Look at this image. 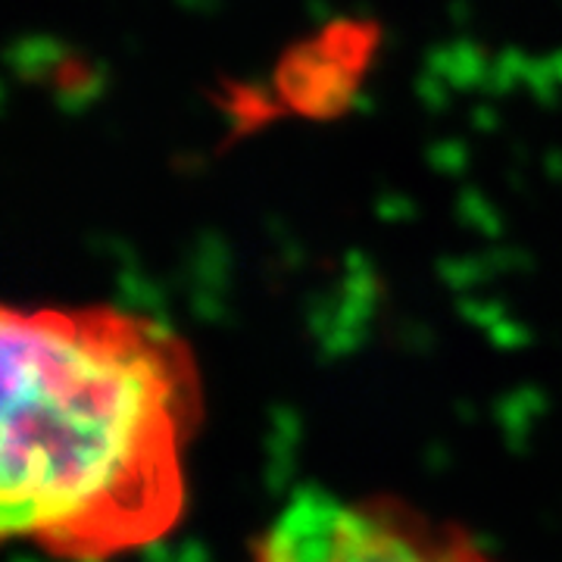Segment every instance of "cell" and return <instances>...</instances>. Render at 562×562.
<instances>
[{"mask_svg": "<svg viewBox=\"0 0 562 562\" xmlns=\"http://www.w3.org/2000/svg\"><path fill=\"white\" fill-rule=\"evenodd\" d=\"M254 562H494L462 528L401 501H344L306 487L257 543Z\"/></svg>", "mask_w": 562, "mask_h": 562, "instance_id": "7a4b0ae2", "label": "cell"}, {"mask_svg": "<svg viewBox=\"0 0 562 562\" xmlns=\"http://www.w3.org/2000/svg\"><path fill=\"white\" fill-rule=\"evenodd\" d=\"M379 25L369 20H331L310 38L281 54L272 91L284 113L303 120H335L357 101L360 85L375 66Z\"/></svg>", "mask_w": 562, "mask_h": 562, "instance_id": "3957f363", "label": "cell"}, {"mask_svg": "<svg viewBox=\"0 0 562 562\" xmlns=\"http://www.w3.org/2000/svg\"><path fill=\"white\" fill-rule=\"evenodd\" d=\"M0 369L7 538L94 562L176 525L198 419L194 372L176 344L110 310H7Z\"/></svg>", "mask_w": 562, "mask_h": 562, "instance_id": "6da1fadb", "label": "cell"}, {"mask_svg": "<svg viewBox=\"0 0 562 562\" xmlns=\"http://www.w3.org/2000/svg\"><path fill=\"white\" fill-rule=\"evenodd\" d=\"M225 113H228V122L238 132H254V128H260L266 122L281 116L284 110H281L272 85H232V94L225 101Z\"/></svg>", "mask_w": 562, "mask_h": 562, "instance_id": "277c9868", "label": "cell"}]
</instances>
